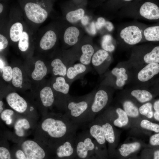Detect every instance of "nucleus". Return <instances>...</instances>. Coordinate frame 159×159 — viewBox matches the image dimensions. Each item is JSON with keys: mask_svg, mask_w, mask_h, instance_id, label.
I'll use <instances>...</instances> for the list:
<instances>
[{"mask_svg": "<svg viewBox=\"0 0 159 159\" xmlns=\"http://www.w3.org/2000/svg\"><path fill=\"white\" fill-rule=\"evenodd\" d=\"M90 135L100 145H103L105 142L106 140L104 135L102 126L95 124L90 127Z\"/></svg>", "mask_w": 159, "mask_h": 159, "instance_id": "obj_27", "label": "nucleus"}, {"mask_svg": "<svg viewBox=\"0 0 159 159\" xmlns=\"http://www.w3.org/2000/svg\"><path fill=\"white\" fill-rule=\"evenodd\" d=\"M16 112L12 109H4L0 113V118L5 124L7 125L13 124L15 119Z\"/></svg>", "mask_w": 159, "mask_h": 159, "instance_id": "obj_31", "label": "nucleus"}, {"mask_svg": "<svg viewBox=\"0 0 159 159\" xmlns=\"http://www.w3.org/2000/svg\"><path fill=\"white\" fill-rule=\"evenodd\" d=\"M145 26L135 24L128 25L121 29L119 37L122 43L127 46H134L143 41Z\"/></svg>", "mask_w": 159, "mask_h": 159, "instance_id": "obj_6", "label": "nucleus"}, {"mask_svg": "<svg viewBox=\"0 0 159 159\" xmlns=\"http://www.w3.org/2000/svg\"><path fill=\"white\" fill-rule=\"evenodd\" d=\"M25 70L31 83L37 84L42 82L46 76L50 72L49 67H48L41 59L36 60L32 68Z\"/></svg>", "mask_w": 159, "mask_h": 159, "instance_id": "obj_12", "label": "nucleus"}, {"mask_svg": "<svg viewBox=\"0 0 159 159\" xmlns=\"http://www.w3.org/2000/svg\"><path fill=\"white\" fill-rule=\"evenodd\" d=\"M12 68L13 77L11 82L13 88L19 90L30 88L31 82L25 70L18 66H14Z\"/></svg>", "mask_w": 159, "mask_h": 159, "instance_id": "obj_14", "label": "nucleus"}, {"mask_svg": "<svg viewBox=\"0 0 159 159\" xmlns=\"http://www.w3.org/2000/svg\"><path fill=\"white\" fill-rule=\"evenodd\" d=\"M8 44V41L6 38L1 34H0V51L5 49Z\"/></svg>", "mask_w": 159, "mask_h": 159, "instance_id": "obj_43", "label": "nucleus"}, {"mask_svg": "<svg viewBox=\"0 0 159 159\" xmlns=\"http://www.w3.org/2000/svg\"><path fill=\"white\" fill-rule=\"evenodd\" d=\"M153 105L150 102H147L141 106L139 108V113L149 119L153 117Z\"/></svg>", "mask_w": 159, "mask_h": 159, "instance_id": "obj_35", "label": "nucleus"}, {"mask_svg": "<svg viewBox=\"0 0 159 159\" xmlns=\"http://www.w3.org/2000/svg\"><path fill=\"white\" fill-rule=\"evenodd\" d=\"M24 9L27 18L35 23L39 24L43 23L48 16L47 11L35 3H26L24 6Z\"/></svg>", "mask_w": 159, "mask_h": 159, "instance_id": "obj_11", "label": "nucleus"}, {"mask_svg": "<svg viewBox=\"0 0 159 159\" xmlns=\"http://www.w3.org/2000/svg\"><path fill=\"white\" fill-rule=\"evenodd\" d=\"M11 152L13 159H27L24 152L19 147Z\"/></svg>", "mask_w": 159, "mask_h": 159, "instance_id": "obj_40", "label": "nucleus"}, {"mask_svg": "<svg viewBox=\"0 0 159 159\" xmlns=\"http://www.w3.org/2000/svg\"><path fill=\"white\" fill-rule=\"evenodd\" d=\"M106 21L104 18L102 17H99L97 19V21L95 24L96 29L100 30L103 27H105Z\"/></svg>", "mask_w": 159, "mask_h": 159, "instance_id": "obj_44", "label": "nucleus"}, {"mask_svg": "<svg viewBox=\"0 0 159 159\" xmlns=\"http://www.w3.org/2000/svg\"></svg>", "mask_w": 159, "mask_h": 159, "instance_id": "obj_53", "label": "nucleus"}, {"mask_svg": "<svg viewBox=\"0 0 159 159\" xmlns=\"http://www.w3.org/2000/svg\"><path fill=\"white\" fill-rule=\"evenodd\" d=\"M77 59L74 54H71L64 59L59 57L55 58L51 62L50 72L53 77L60 76L65 77L68 68L73 64Z\"/></svg>", "mask_w": 159, "mask_h": 159, "instance_id": "obj_10", "label": "nucleus"}, {"mask_svg": "<svg viewBox=\"0 0 159 159\" xmlns=\"http://www.w3.org/2000/svg\"><path fill=\"white\" fill-rule=\"evenodd\" d=\"M141 127L155 133L159 132V124L153 122L149 120L144 119L142 120L140 123Z\"/></svg>", "mask_w": 159, "mask_h": 159, "instance_id": "obj_37", "label": "nucleus"}, {"mask_svg": "<svg viewBox=\"0 0 159 159\" xmlns=\"http://www.w3.org/2000/svg\"><path fill=\"white\" fill-rule=\"evenodd\" d=\"M23 26L21 23L16 22L11 26L9 32L10 37L14 42L19 41L23 32Z\"/></svg>", "mask_w": 159, "mask_h": 159, "instance_id": "obj_28", "label": "nucleus"}, {"mask_svg": "<svg viewBox=\"0 0 159 159\" xmlns=\"http://www.w3.org/2000/svg\"><path fill=\"white\" fill-rule=\"evenodd\" d=\"M80 32L76 27L71 26L65 30L64 34V42L69 46H73L78 42Z\"/></svg>", "mask_w": 159, "mask_h": 159, "instance_id": "obj_25", "label": "nucleus"}, {"mask_svg": "<svg viewBox=\"0 0 159 159\" xmlns=\"http://www.w3.org/2000/svg\"><path fill=\"white\" fill-rule=\"evenodd\" d=\"M4 103L2 100H0V113H1L2 111L4 110Z\"/></svg>", "mask_w": 159, "mask_h": 159, "instance_id": "obj_50", "label": "nucleus"}, {"mask_svg": "<svg viewBox=\"0 0 159 159\" xmlns=\"http://www.w3.org/2000/svg\"><path fill=\"white\" fill-rule=\"evenodd\" d=\"M159 73V63H153L145 64L138 72V80L142 82L148 81Z\"/></svg>", "mask_w": 159, "mask_h": 159, "instance_id": "obj_20", "label": "nucleus"}, {"mask_svg": "<svg viewBox=\"0 0 159 159\" xmlns=\"http://www.w3.org/2000/svg\"><path fill=\"white\" fill-rule=\"evenodd\" d=\"M130 94L138 102L141 103L148 102L153 98L152 93L146 90L134 89L131 91Z\"/></svg>", "mask_w": 159, "mask_h": 159, "instance_id": "obj_26", "label": "nucleus"}, {"mask_svg": "<svg viewBox=\"0 0 159 159\" xmlns=\"http://www.w3.org/2000/svg\"><path fill=\"white\" fill-rule=\"evenodd\" d=\"M87 31L90 34L94 35L96 33V30L95 24L94 21L91 23L90 25L87 29Z\"/></svg>", "mask_w": 159, "mask_h": 159, "instance_id": "obj_45", "label": "nucleus"}, {"mask_svg": "<svg viewBox=\"0 0 159 159\" xmlns=\"http://www.w3.org/2000/svg\"><path fill=\"white\" fill-rule=\"evenodd\" d=\"M122 106L123 110L128 116L135 118L139 116V109L132 101L129 100L125 101Z\"/></svg>", "mask_w": 159, "mask_h": 159, "instance_id": "obj_29", "label": "nucleus"}, {"mask_svg": "<svg viewBox=\"0 0 159 159\" xmlns=\"http://www.w3.org/2000/svg\"><path fill=\"white\" fill-rule=\"evenodd\" d=\"M95 149V145L90 137H86L77 143L76 154L80 159H88L90 153Z\"/></svg>", "mask_w": 159, "mask_h": 159, "instance_id": "obj_19", "label": "nucleus"}, {"mask_svg": "<svg viewBox=\"0 0 159 159\" xmlns=\"http://www.w3.org/2000/svg\"><path fill=\"white\" fill-rule=\"evenodd\" d=\"M84 14V10L82 8H79L68 12L66 15V18L68 21L73 23L81 19Z\"/></svg>", "mask_w": 159, "mask_h": 159, "instance_id": "obj_32", "label": "nucleus"}, {"mask_svg": "<svg viewBox=\"0 0 159 159\" xmlns=\"http://www.w3.org/2000/svg\"><path fill=\"white\" fill-rule=\"evenodd\" d=\"M0 159H13L11 151L6 146H0Z\"/></svg>", "mask_w": 159, "mask_h": 159, "instance_id": "obj_39", "label": "nucleus"}, {"mask_svg": "<svg viewBox=\"0 0 159 159\" xmlns=\"http://www.w3.org/2000/svg\"><path fill=\"white\" fill-rule=\"evenodd\" d=\"M57 40V36L55 32L52 30L47 31L41 38L39 46L44 50H47L52 48L55 44Z\"/></svg>", "mask_w": 159, "mask_h": 159, "instance_id": "obj_22", "label": "nucleus"}, {"mask_svg": "<svg viewBox=\"0 0 159 159\" xmlns=\"http://www.w3.org/2000/svg\"><path fill=\"white\" fill-rule=\"evenodd\" d=\"M135 158V157L134 158L133 157V158H129L128 159H136V158Z\"/></svg>", "mask_w": 159, "mask_h": 159, "instance_id": "obj_52", "label": "nucleus"}, {"mask_svg": "<svg viewBox=\"0 0 159 159\" xmlns=\"http://www.w3.org/2000/svg\"><path fill=\"white\" fill-rule=\"evenodd\" d=\"M5 98L9 106L20 115L26 117V114L33 110L34 108L27 101L16 92L13 91L8 93Z\"/></svg>", "mask_w": 159, "mask_h": 159, "instance_id": "obj_8", "label": "nucleus"}, {"mask_svg": "<svg viewBox=\"0 0 159 159\" xmlns=\"http://www.w3.org/2000/svg\"><path fill=\"white\" fill-rule=\"evenodd\" d=\"M34 92L36 97L43 108H48L55 104L54 93L49 82L46 84L42 82L38 84Z\"/></svg>", "mask_w": 159, "mask_h": 159, "instance_id": "obj_9", "label": "nucleus"}, {"mask_svg": "<svg viewBox=\"0 0 159 159\" xmlns=\"http://www.w3.org/2000/svg\"><path fill=\"white\" fill-rule=\"evenodd\" d=\"M53 148L54 159H72L76 153L72 141L69 139H65Z\"/></svg>", "mask_w": 159, "mask_h": 159, "instance_id": "obj_16", "label": "nucleus"}, {"mask_svg": "<svg viewBox=\"0 0 159 159\" xmlns=\"http://www.w3.org/2000/svg\"><path fill=\"white\" fill-rule=\"evenodd\" d=\"M13 126L15 135L20 138L27 135L32 127L30 118L23 115L16 118Z\"/></svg>", "mask_w": 159, "mask_h": 159, "instance_id": "obj_18", "label": "nucleus"}, {"mask_svg": "<svg viewBox=\"0 0 159 159\" xmlns=\"http://www.w3.org/2000/svg\"><path fill=\"white\" fill-rule=\"evenodd\" d=\"M102 126L106 140L110 143H113L115 141V137L112 125L109 123H105Z\"/></svg>", "mask_w": 159, "mask_h": 159, "instance_id": "obj_34", "label": "nucleus"}, {"mask_svg": "<svg viewBox=\"0 0 159 159\" xmlns=\"http://www.w3.org/2000/svg\"></svg>", "mask_w": 159, "mask_h": 159, "instance_id": "obj_54", "label": "nucleus"}, {"mask_svg": "<svg viewBox=\"0 0 159 159\" xmlns=\"http://www.w3.org/2000/svg\"><path fill=\"white\" fill-rule=\"evenodd\" d=\"M49 82L54 93L55 104L65 108L71 96L69 94L70 85L64 77L60 76L53 77Z\"/></svg>", "mask_w": 159, "mask_h": 159, "instance_id": "obj_5", "label": "nucleus"}, {"mask_svg": "<svg viewBox=\"0 0 159 159\" xmlns=\"http://www.w3.org/2000/svg\"><path fill=\"white\" fill-rule=\"evenodd\" d=\"M140 147V143L138 142L123 144L118 150L119 156L122 158H127L138 150Z\"/></svg>", "mask_w": 159, "mask_h": 159, "instance_id": "obj_23", "label": "nucleus"}, {"mask_svg": "<svg viewBox=\"0 0 159 159\" xmlns=\"http://www.w3.org/2000/svg\"><path fill=\"white\" fill-rule=\"evenodd\" d=\"M96 90L84 95L77 97L72 96L67 101L65 109V115L68 119L79 118L86 116L92 102Z\"/></svg>", "mask_w": 159, "mask_h": 159, "instance_id": "obj_2", "label": "nucleus"}, {"mask_svg": "<svg viewBox=\"0 0 159 159\" xmlns=\"http://www.w3.org/2000/svg\"><path fill=\"white\" fill-rule=\"evenodd\" d=\"M19 147L27 159H51L49 148L35 139L23 140L20 142Z\"/></svg>", "mask_w": 159, "mask_h": 159, "instance_id": "obj_4", "label": "nucleus"}, {"mask_svg": "<svg viewBox=\"0 0 159 159\" xmlns=\"http://www.w3.org/2000/svg\"><path fill=\"white\" fill-rule=\"evenodd\" d=\"M149 143L152 146L159 147V132L156 133L150 137Z\"/></svg>", "mask_w": 159, "mask_h": 159, "instance_id": "obj_42", "label": "nucleus"}, {"mask_svg": "<svg viewBox=\"0 0 159 159\" xmlns=\"http://www.w3.org/2000/svg\"><path fill=\"white\" fill-rule=\"evenodd\" d=\"M115 112L118 117L113 121L114 125L119 127L126 125L128 122V118L125 112L123 109L120 107L117 108Z\"/></svg>", "mask_w": 159, "mask_h": 159, "instance_id": "obj_30", "label": "nucleus"}, {"mask_svg": "<svg viewBox=\"0 0 159 159\" xmlns=\"http://www.w3.org/2000/svg\"><path fill=\"white\" fill-rule=\"evenodd\" d=\"M29 45V37L28 34L23 31L21 37L19 41L18 47L19 49L22 52L26 51L28 49Z\"/></svg>", "mask_w": 159, "mask_h": 159, "instance_id": "obj_36", "label": "nucleus"}, {"mask_svg": "<svg viewBox=\"0 0 159 159\" xmlns=\"http://www.w3.org/2000/svg\"><path fill=\"white\" fill-rule=\"evenodd\" d=\"M105 27L109 32H111L112 31L114 28L112 23L109 21H106Z\"/></svg>", "mask_w": 159, "mask_h": 159, "instance_id": "obj_46", "label": "nucleus"}, {"mask_svg": "<svg viewBox=\"0 0 159 159\" xmlns=\"http://www.w3.org/2000/svg\"><path fill=\"white\" fill-rule=\"evenodd\" d=\"M141 159H159V148L152 150L146 156H143Z\"/></svg>", "mask_w": 159, "mask_h": 159, "instance_id": "obj_41", "label": "nucleus"}, {"mask_svg": "<svg viewBox=\"0 0 159 159\" xmlns=\"http://www.w3.org/2000/svg\"><path fill=\"white\" fill-rule=\"evenodd\" d=\"M95 52L94 48L92 45L86 44L81 47L80 52L75 55L80 63L89 66L91 63L92 58Z\"/></svg>", "mask_w": 159, "mask_h": 159, "instance_id": "obj_21", "label": "nucleus"}, {"mask_svg": "<svg viewBox=\"0 0 159 159\" xmlns=\"http://www.w3.org/2000/svg\"><path fill=\"white\" fill-rule=\"evenodd\" d=\"M3 79L7 82H11L13 77L12 67L9 65H5L0 69Z\"/></svg>", "mask_w": 159, "mask_h": 159, "instance_id": "obj_38", "label": "nucleus"}, {"mask_svg": "<svg viewBox=\"0 0 159 159\" xmlns=\"http://www.w3.org/2000/svg\"><path fill=\"white\" fill-rule=\"evenodd\" d=\"M153 117L155 120L159 122V111H155L154 112Z\"/></svg>", "mask_w": 159, "mask_h": 159, "instance_id": "obj_49", "label": "nucleus"}, {"mask_svg": "<svg viewBox=\"0 0 159 159\" xmlns=\"http://www.w3.org/2000/svg\"><path fill=\"white\" fill-rule=\"evenodd\" d=\"M140 16L149 20L159 21V4L154 1L142 2L138 7Z\"/></svg>", "mask_w": 159, "mask_h": 159, "instance_id": "obj_13", "label": "nucleus"}, {"mask_svg": "<svg viewBox=\"0 0 159 159\" xmlns=\"http://www.w3.org/2000/svg\"><path fill=\"white\" fill-rule=\"evenodd\" d=\"M106 86L101 85L96 90L92 102L86 116H93L107 105L111 96Z\"/></svg>", "mask_w": 159, "mask_h": 159, "instance_id": "obj_7", "label": "nucleus"}, {"mask_svg": "<svg viewBox=\"0 0 159 159\" xmlns=\"http://www.w3.org/2000/svg\"><path fill=\"white\" fill-rule=\"evenodd\" d=\"M113 41V38L110 34H106L104 35L101 42L102 49L109 52H113L115 47Z\"/></svg>", "mask_w": 159, "mask_h": 159, "instance_id": "obj_33", "label": "nucleus"}, {"mask_svg": "<svg viewBox=\"0 0 159 159\" xmlns=\"http://www.w3.org/2000/svg\"><path fill=\"white\" fill-rule=\"evenodd\" d=\"M89 18L87 16H84L81 19V21L82 24L85 26L89 22Z\"/></svg>", "mask_w": 159, "mask_h": 159, "instance_id": "obj_47", "label": "nucleus"}, {"mask_svg": "<svg viewBox=\"0 0 159 159\" xmlns=\"http://www.w3.org/2000/svg\"><path fill=\"white\" fill-rule=\"evenodd\" d=\"M132 62L145 64L159 63V45L146 44L132 47Z\"/></svg>", "mask_w": 159, "mask_h": 159, "instance_id": "obj_3", "label": "nucleus"}, {"mask_svg": "<svg viewBox=\"0 0 159 159\" xmlns=\"http://www.w3.org/2000/svg\"><path fill=\"white\" fill-rule=\"evenodd\" d=\"M68 120L60 113L47 114L37 127L35 139L53 148L66 139L69 130Z\"/></svg>", "mask_w": 159, "mask_h": 159, "instance_id": "obj_1", "label": "nucleus"}, {"mask_svg": "<svg viewBox=\"0 0 159 159\" xmlns=\"http://www.w3.org/2000/svg\"><path fill=\"white\" fill-rule=\"evenodd\" d=\"M3 5L1 4H0V13L1 14V13L3 11Z\"/></svg>", "mask_w": 159, "mask_h": 159, "instance_id": "obj_51", "label": "nucleus"}, {"mask_svg": "<svg viewBox=\"0 0 159 159\" xmlns=\"http://www.w3.org/2000/svg\"><path fill=\"white\" fill-rule=\"evenodd\" d=\"M143 41L159 42V23L145 26L143 30Z\"/></svg>", "mask_w": 159, "mask_h": 159, "instance_id": "obj_24", "label": "nucleus"}, {"mask_svg": "<svg viewBox=\"0 0 159 159\" xmlns=\"http://www.w3.org/2000/svg\"><path fill=\"white\" fill-rule=\"evenodd\" d=\"M91 69L89 66L81 63L72 64L68 68L64 77L71 85L74 81L83 77Z\"/></svg>", "mask_w": 159, "mask_h": 159, "instance_id": "obj_15", "label": "nucleus"}, {"mask_svg": "<svg viewBox=\"0 0 159 159\" xmlns=\"http://www.w3.org/2000/svg\"><path fill=\"white\" fill-rule=\"evenodd\" d=\"M153 108L155 111H159V99H158L154 102Z\"/></svg>", "mask_w": 159, "mask_h": 159, "instance_id": "obj_48", "label": "nucleus"}, {"mask_svg": "<svg viewBox=\"0 0 159 159\" xmlns=\"http://www.w3.org/2000/svg\"><path fill=\"white\" fill-rule=\"evenodd\" d=\"M111 59L109 52L100 49L95 52L91 62L97 73L101 75L106 69L104 65L106 62H110Z\"/></svg>", "mask_w": 159, "mask_h": 159, "instance_id": "obj_17", "label": "nucleus"}]
</instances>
